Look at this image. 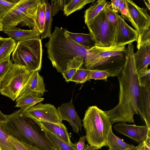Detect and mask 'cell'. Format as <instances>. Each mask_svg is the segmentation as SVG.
Masks as SVG:
<instances>
[{
    "label": "cell",
    "instance_id": "obj_4",
    "mask_svg": "<svg viewBox=\"0 0 150 150\" xmlns=\"http://www.w3.org/2000/svg\"><path fill=\"white\" fill-rule=\"evenodd\" d=\"M82 121L88 144L98 149L105 146L112 125L105 111L95 105L89 106Z\"/></svg>",
    "mask_w": 150,
    "mask_h": 150
},
{
    "label": "cell",
    "instance_id": "obj_18",
    "mask_svg": "<svg viewBox=\"0 0 150 150\" xmlns=\"http://www.w3.org/2000/svg\"><path fill=\"white\" fill-rule=\"evenodd\" d=\"M3 31L16 43L32 39H40L41 36V33L37 30L22 29L16 27Z\"/></svg>",
    "mask_w": 150,
    "mask_h": 150
},
{
    "label": "cell",
    "instance_id": "obj_48",
    "mask_svg": "<svg viewBox=\"0 0 150 150\" xmlns=\"http://www.w3.org/2000/svg\"><path fill=\"white\" fill-rule=\"evenodd\" d=\"M55 150H59V149L57 148Z\"/></svg>",
    "mask_w": 150,
    "mask_h": 150
},
{
    "label": "cell",
    "instance_id": "obj_31",
    "mask_svg": "<svg viewBox=\"0 0 150 150\" xmlns=\"http://www.w3.org/2000/svg\"><path fill=\"white\" fill-rule=\"evenodd\" d=\"M45 130L49 138L59 150H75L71 145L60 139L49 132Z\"/></svg>",
    "mask_w": 150,
    "mask_h": 150
},
{
    "label": "cell",
    "instance_id": "obj_49",
    "mask_svg": "<svg viewBox=\"0 0 150 150\" xmlns=\"http://www.w3.org/2000/svg\"><path fill=\"white\" fill-rule=\"evenodd\" d=\"M0 150H2L1 148H0Z\"/></svg>",
    "mask_w": 150,
    "mask_h": 150
},
{
    "label": "cell",
    "instance_id": "obj_6",
    "mask_svg": "<svg viewBox=\"0 0 150 150\" xmlns=\"http://www.w3.org/2000/svg\"><path fill=\"white\" fill-rule=\"evenodd\" d=\"M42 52L40 39L19 42L13 52L11 60L30 72L39 71L42 67Z\"/></svg>",
    "mask_w": 150,
    "mask_h": 150
},
{
    "label": "cell",
    "instance_id": "obj_19",
    "mask_svg": "<svg viewBox=\"0 0 150 150\" xmlns=\"http://www.w3.org/2000/svg\"><path fill=\"white\" fill-rule=\"evenodd\" d=\"M45 130L52 134L58 138L71 145V142L67 129L62 123L57 124L43 121H37Z\"/></svg>",
    "mask_w": 150,
    "mask_h": 150
},
{
    "label": "cell",
    "instance_id": "obj_12",
    "mask_svg": "<svg viewBox=\"0 0 150 150\" xmlns=\"http://www.w3.org/2000/svg\"><path fill=\"white\" fill-rule=\"evenodd\" d=\"M124 1L132 20V25L138 34L150 27V17L147 9L140 7L132 0Z\"/></svg>",
    "mask_w": 150,
    "mask_h": 150
},
{
    "label": "cell",
    "instance_id": "obj_5",
    "mask_svg": "<svg viewBox=\"0 0 150 150\" xmlns=\"http://www.w3.org/2000/svg\"><path fill=\"white\" fill-rule=\"evenodd\" d=\"M40 0H20L0 19L3 30L18 24L36 30L35 21Z\"/></svg>",
    "mask_w": 150,
    "mask_h": 150
},
{
    "label": "cell",
    "instance_id": "obj_46",
    "mask_svg": "<svg viewBox=\"0 0 150 150\" xmlns=\"http://www.w3.org/2000/svg\"><path fill=\"white\" fill-rule=\"evenodd\" d=\"M125 150H137V147L134 146L133 147L128 148Z\"/></svg>",
    "mask_w": 150,
    "mask_h": 150
},
{
    "label": "cell",
    "instance_id": "obj_39",
    "mask_svg": "<svg viewBox=\"0 0 150 150\" xmlns=\"http://www.w3.org/2000/svg\"><path fill=\"white\" fill-rule=\"evenodd\" d=\"M104 9L108 21L113 25L115 29L117 20V13L114 12L108 4L104 8Z\"/></svg>",
    "mask_w": 150,
    "mask_h": 150
},
{
    "label": "cell",
    "instance_id": "obj_10",
    "mask_svg": "<svg viewBox=\"0 0 150 150\" xmlns=\"http://www.w3.org/2000/svg\"><path fill=\"white\" fill-rule=\"evenodd\" d=\"M27 116L36 121H43L57 124L62 123L59 112L55 107L50 104L41 102L24 112Z\"/></svg>",
    "mask_w": 150,
    "mask_h": 150
},
{
    "label": "cell",
    "instance_id": "obj_16",
    "mask_svg": "<svg viewBox=\"0 0 150 150\" xmlns=\"http://www.w3.org/2000/svg\"><path fill=\"white\" fill-rule=\"evenodd\" d=\"M57 110L62 121H67L72 127L73 131L78 134L81 131V120L78 115L73 104L72 98L68 103L62 104Z\"/></svg>",
    "mask_w": 150,
    "mask_h": 150
},
{
    "label": "cell",
    "instance_id": "obj_27",
    "mask_svg": "<svg viewBox=\"0 0 150 150\" xmlns=\"http://www.w3.org/2000/svg\"><path fill=\"white\" fill-rule=\"evenodd\" d=\"M95 0H71L64 6V14L68 16L72 13L83 8L86 4L93 3Z\"/></svg>",
    "mask_w": 150,
    "mask_h": 150
},
{
    "label": "cell",
    "instance_id": "obj_20",
    "mask_svg": "<svg viewBox=\"0 0 150 150\" xmlns=\"http://www.w3.org/2000/svg\"><path fill=\"white\" fill-rule=\"evenodd\" d=\"M126 49L125 46H113L108 47L95 46L89 50L91 53L100 57L107 58L125 54Z\"/></svg>",
    "mask_w": 150,
    "mask_h": 150
},
{
    "label": "cell",
    "instance_id": "obj_23",
    "mask_svg": "<svg viewBox=\"0 0 150 150\" xmlns=\"http://www.w3.org/2000/svg\"><path fill=\"white\" fill-rule=\"evenodd\" d=\"M84 64V60L78 56L68 61L66 64V70L62 73L65 81L67 82L70 81L76 70L82 66Z\"/></svg>",
    "mask_w": 150,
    "mask_h": 150
},
{
    "label": "cell",
    "instance_id": "obj_15",
    "mask_svg": "<svg viewBox=\"0 0 150 150\" xmlns=\"http://www.w3.org/2000/svg\"><path fill=\"white\" fill-rule=\"evenodd\" d=\"M36 71L32 72L26 85L21 91L18 98L27 96L41 98L46 90L43 79Z\"/></svg>",
    "mask_w": 150,
    "mask_h": 150
},
{
    "label": "cell",
    "instance_id": "obj_44",
    "mask_svg": "<svg viewBox=\"0 0 150 150\" xmlns=\"http://www.w3.org/2000/svg\"><path fill=\"white\" fill-rule=\"evenodd\" d=\"M125 7L124 0H121L118 7L119 12L121 13Z\"/></svg>",
    "mask_w": 150,
    "mask_h": 150
},
{
    "label": "cell",
    "instance_id": "obj_1",
    "mask_svg": "<svg viewBox=\"0 0 150 150\" xmlns=\"http://www.w3.org/2000/svg\"><path fill=\"white\" fill-rule=\"evenodd\" d=\"M134 49L132 43L128 44L124 67L116 76L119 85L118 103L112 109L105 111L112 125L118 122L134 123V114L139 116L143 120Z\"/></svg>",
    "mask_w": 150,
    "mask_h": 150
},
{
    "label": "cell",
    "instance_id": "obj_41",
    "mask_svg": "<svg viewBox=\"0 0 150 150\" xmlns=\"http://www.w3.org/2000/svg\"><path fill=\"white\" fill-rule=\"evenodd\" d=\"M137 150H150V134L143 142L136 146Z\"/></svg>",
    "mask_w": 150,
    "mask_h": 150
},
{
    "label": "cell",
    "instance_id": "obj_13",
    "mask_svg": "<svg viewBox=\"0 0 150 150\" xmlns=\"http://www.w3.org/2000/svg\"><path fill=\"white\" fill-rule=\"evenodd\" d=\"M117 16L116 34L113 46H125L137 41L139 35L137 32L126 23L122 16L117 13Z\"/></svg>",
    "mask_w": 150,
    "mask_h": 150
},
{
    "label": "cell",
    "instance_id": "obj_34",
    "mask_svg": "<svg viewBox=\"0 0 150 150\" xmlns=\"http://www.w3.org/2000/svg\"><path fill=\"white\" fill-rule=\"evenodd\" d=\"M0 147L2 150H17L0 126Z\"/></svg>",
    "mask_w": 150,
    "mask_h": 150
},
{
    "label": "cell",
    "instance_id": "obj_7",
    "mask_svg": "<svg viewBox=\"0 0 150 150\" xmlns=\"http://www.w3.org/2000/svg\"><path fill=\"white\" fill-rule=\"evenodd\" d=\"M32 72L23 67L13 63L0 80V93L14 101L18 98Z\"/></svg>",
    "mask_w": 150,
    "mask_h": 150
},
{
    "label": "cell",
    "instance_id": "obj_36",
    "mask_svg": "<svg viewBox=\"0 0 150 150\" xmlns=\"http://www.w3.org/2000/svg\"><path fill=\"white\" fill-rule=\"evenodd\" d=\"M86 136L81 137L78 142L74 144L72 142L71 145L75 150H98L96 147L91 145H87L85 144Z\"/></svg>",
    "mask_w": 150,
    "mask_h": 150
},
{
    "label": "cell",
    "instance_id": "obj_17",
    "mask_svg": "<svg viewBox=\"0 0 150 150\" xmlns=\"http://www.w3.org/2000/svg\"><path fill=\"white\" fill-rule=\"evenodd\" d=\"M134 58L137 74L147 71L150 64V42L141 45L134 53Z\"/></svg>",
    "mask_w": 150,
    "mask_h": 150
},
{
    "label": "cell",
    "instance_id": "obj_9",
    "mask_svg": "<svg viewBox=\"0 0 150 150\" xmlns=\"http://www.w3.org/2000/svg\"><path fill=\"white\" fill-rule=\"evenodd\" d=\"M125 54L102 58L89 51L83 65L87 69L104 71L109 73L111 77L116 76L124 67Z\"/></svg>",
    "mask_w": 150,
    "mask_h": 150
},
{
    "label": "cell",
    "instance_id": "obj_2",
    "mask_svg": "<svg viewBox=\"0 0 150 150\" xmlns=\"http://www.w3.org/2000/svg\"><path fill=\"white\" fill-rule=\"evenodd\" d=\"M2 131L8 136L36 146L40 150H55L57 147L38 122L27 116L21 109L0 121Z\"/></svg>",
    "mask_w": 150,
    "mask_h": 150
},
{
    "label": "cell",
    "instance_id": "obj_28",
    "mask_svg": "<svg viewBox=\"0 0 150 150\" xmlns=\"http://www.w3.org/2000/svg\"><path fill=\"white\" fill-rule=\"evenodd\" d=\"M45 21L44 30L41 34L40 39L41 40L47 38H50L52 34L51 31L52 19L51 14L50 4L47 0H45Z\"/></svg>",
    "mask_w": 150,
    "mask_h": 150
},
{
    "label": "cell",
    "instance_id": "obj_14",
    "mask_svg": "<svg viewBox=\"0 0 150 150\" xmlns=\"http://www.w3.org/2000/svg\"><path fill=\"white\" fill-rule=\"evenodd\" d=\"M113 128L118 133L129 137L139 144L144 141L150 134V129L146 125L139 126L122 122L115 124Z\"/></svg>",
    "mask_w": 150,
    "mask_h": 150
},
{
    "label": "cell",
    "instance_id": "obj_35",
    "mask_svg": "<svg viewBox=\"0 0 150 150\" xmlns=\"http://www.w3.org/2000/svg\"><path fill=\"white\" fill-rule=\"evenodd\" d=\"M69 0H52L50 7L52 16L56 15L60 10H63L64 6L69 2Z\"/></svg>",
    "mask_w": 150,
    "mask_h": 150
},
{
    "label": "cell",
    "instance_id": "obj_11",
    "mask_svg": "<svg viewBox=\"0 0 150 150\" xmlns=\"http://www.w3.org/2000/svg\"><path fill=\"white\" fill-rule=\"evenodd\" d=\"M139 88L140 102L143 121L150 129V70L137 74Z\"/></svg>",
    "mask_w": 150,
    "mask_h": 150
},
{
    "label": "cell",
    "instance_id": "obj_26",
    "mask_svg": "<svg viewBox=\"0 0 150 150\" xmlns=\"http://www.w3.org/2000/svg\"><path fill=\"white\" fill-rule=\"evenodd\" d=\"M44 98L32 96H27L18 98L16 99L17 104L15 106L19 107L23 111L28 109L43 100Z\"/></svg>",
    "mask_w": 150,
    "mask_h": 150
},
{
    "label": "cell",
    "instance_id": "obj_38",
    "mask_svg": "<svg viewBox=\"0 0 150 150\" xmlns=\"http://www.w3.org/2000/svg\"><path fill=\"white\" fill-rule=\"evenodd\" d=\"M137 42L138 49L141 45L147 42H150V27L144 30L138 35Z\"/></svg>",
    "mask_w": 150,
    "mask_h": 150
},
{
    "label": "cell",
    "instance_id": "obj_45",
    "mask_svg": "<svg viewBox=\"0 0 150 150\" xmlns=\"http://www.w3.org/2000/svg\"><path fill=\"white\" fill-rule=\"evenodd\" d=\"M145 2V3L146 5V6L148 8L149 10H150V0L149 1V2L148 3L146 1H144Z\"/></svg>",
    "mask_w": 150,
    "mask_h": 150
},
{
    "label": "cell",
    "instance_id": "obj_8",
    "mask_svg": "<svg viewBox=\"0 0 150 150\" xmlns=\"http://www.w3.org/2000/svg\"><path fill=\"white\" fill-rule=\"evenodd\" d=\"M86 25L95 40V46L101 47L113 46L115 29L108 21L104 8L93 21Z\"/></svg>",
    "mask_w": 150,
    "mask_h": 150
},
{
    "label": "cell",
    "instance_id": "obj_47",
    "mask_svg": "<svg viewBox=\"0 0 150 150\" xmlns=\"http://www.w3.org/2000/svg\"><path fill=\"white\" fill-rule=\"evenodd\" d=\"M2 113L1 112L0 110V115L2 114ZM0 148H1L0 147Z\"/></svg>",
    "mask_w": 150,
    "mask_h": 150
},
{
    "label": "cell",
    "instance_id": "obj_29",
    "mask_svg": "<svg viewBox=\"0 0 150 150\" xmlns=\"http://www.w3.org/2000/svg\"><path fill=\"white\" fill-rule=\"evenodd\" d=\"M45 0H40L38 7L35 24L36 30L41 33L43 32L45 21Z\"/></svg>",
    "mask_w": 150,
    "mask_h": 150
},
{
    "label": "cell",
    "instance_id": "obj_25",
    "mask_svg": "<svg viewBox=\"0 0 150 150\" xmlns=\"http://www.w3.org/2000/svg\"><path fill=\"white\" fill-rule=\"evenodd\" d=\"M17 43L10 38H6L0 47V63L10 59L11 54L15 50Z\"/></svg>",
    "mask_w": 150,
    "mask_h": 150
},
{
    "label": "cell",
    "instance_id": "obj_22",
    "mask_svg": "<svg viewBox=\"0 0 150 150\" xmlns=\"http://www.w3.org/2000/svg\"><path fill=\"white\" fill-rule=\"evenodd\" d=\"M105 146L109 148L108 150H125L134 146L125 142L123 140L115 135L111 129L108 134Z\"/></svg>",
    "mask_w": 150,
    "mask_h": 150
},
{
    "label": "cell",
    "instance_id": "obj_33",
    "mask_svg": "<svg viewBox=\"0 0 150 150\" xmlns=\"http://www.w3.org/2000/svg\"><path fill=\"white\" fill-rule=\"evenodd\" d=\"M9 139L17 150H40L37 147L20 141L10 136Z\"/></svg>",
    "mask_w": 150,
    "mask_h": 150
},
{
    "label": "cell",
    "instance_id": "obj_40",
    "mask_svg": "<svg viewBox=\"0 0 150 150\" xmlns=\"http://www.w3.org/2000/svg\"><path fill=\"white\" fill-rule=\"evenodd\" d=\"M12 63L13 61L10 59L0 63V80L6 74Z\"/></svg>",
    "mask_w": 150,
    "mask_h": 150
},
{
    "label": "cell",
    "instance_id": "obj_3",
    "mask_svg": "<svg viewBox=\"0 0 150 150\" xmlns=\"http://www.w3.org/2000/svg\"><path fill=\"white\" fill-rule=\"evenodd\" d=\"M66 28L55 27L45 44L47 57L53 66L61 74L66 70V64L70 60L78 56L84 62L89 51L78 43L70 37Z\"/></svg>",
    "mask_w": 150,
    "mask_h": 150
},
{
    "label": "cell",
    "instance_id": "obj_21",
    "mask_svg": "<svg viewBox=\"0 0 150 150\" xmlns=\"http://www.w3.org/2000/svg\"><path fill=\"white\" fill-rule=\"evenodd\" d=\"M108 3L105 0H98L92 3L85 12L84 18L86 24L93 21Z\"/></svg>",
    "mask_w": 150,
    "mask_h": 150
},
{
    "label": "cell",
    "instance_id": "obj_42",
    "mask_svg": "<svg viewBox=\"0 0 150 150\" xmlns=\"http://www.w3.org/2000/svg\"><path fill=\"white\" fill-rule=\"evenodd\" d=\"M121 0H111L112 9L115 12L117 13L119 12L118 7Z\"/></svg>",
    "mask_w": 150,
    "mask_h": 150
},
{
    "label": "cell",
    "instance_id": "obj_43",
    "mask_svg": "<svg viewBox=\"0 0 150 150\" xmlns=\"http://www.w3.org/2000/svg\"><path fill=\"white\" fill-rule=\"evenodd\" d=\"M122 15V16L123 17L124 16V17H126L127 19L132 24V20L130 18L129 15V12L128 10L126 8V6L122 10V11L120 13Z\"/></svg>",
    "mask_w": 150,
    "mask_h": 150
},
{
    "label": "cell",
    "instance_id": "obj_37",
    "mask_svg": "<svg viewBox=\"0 0 150 150\" xmlns=\"http://www.w3.org/2000/svg\"><path fill=\"white\" fill-rule=\"evenodd\" d=\"M111 77L108 72L102 70H91L88 78V81L91 79L106 80L109 77Z\"/></svg>",
    "mask_w": 150,
    "mask_h": 150
},
{
    "label": "cell",
    "instance_id": "obj_24",
    "mask_svg": "<svg viewBox=\"0 0 150 150\" xmlns=\"http://www.w3.org/2000/svg\"><path fill=\"white\" fill-rule=\"evenodd\" d=\"M67 33L74 41L88 50L91 49L96 45L95 40L90 33H75L68 30Z\"/></svg>",
    "mask_w": 150,
    "mask_h": 150
},
{
    "label": "cell",
    "instance_id": "obj_30",
    "mask_svg": "<svg viewBox=\"0 0 150 150\" xmlns=\"http://www.w3.org/2000/svg\"><path fill=\"white\" fill-rule=\"evenodd\" d=\"M91 70L84 68L83 66L77 69L71 77L70 81L77 83H83L88 81Z\"/></svg>",
    "mask_w": 150,
    "mask_h": 150
},
{
    "label": "cell",
    "instance_id": "obj_32",
    "mask_svg": "<svg viewBox=\"0 0 150 150\" xmlns=\"http://www.w3.org/2000/svg\"><path fill=\"white\" fill-rule=\"evenodd\" d=\"M20 0H0V19Z\"/></svg>",
    "mask_w": 150,
    "mask_h": 150
}]
</instances>
